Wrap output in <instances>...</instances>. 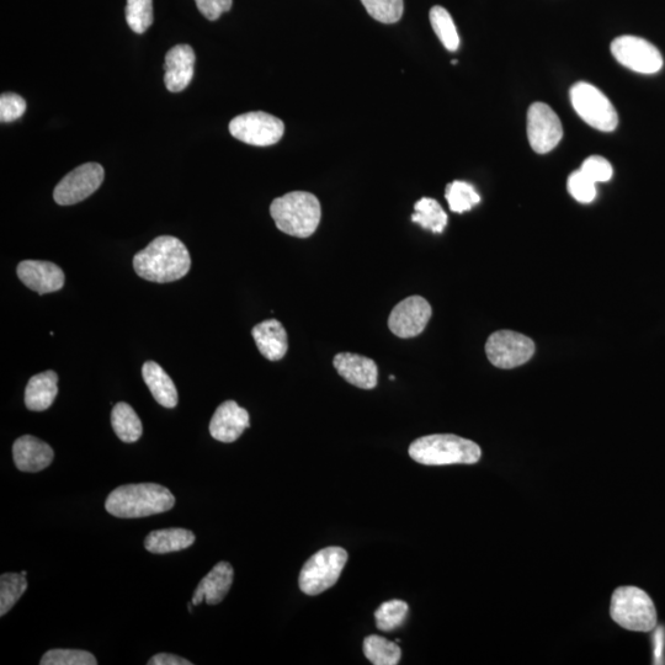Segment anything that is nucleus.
<instances>
[{
	"mask_svg": "<svg viewBox=\"0 0 665 665\" xmlns=\"http://www.w3.org/2000/svg\"><path fill=\"white\" fill-rule=\"evenodd\" d=\"M175 505L173 493L156 483L126 484L114 489L106 499L105 509L121 519L146 518L169 512Z\"/></svg>",
	"mask_w": 665,
	"mask_h": 665,
	"instance_id": "nucleus-2",
	"label": "nucleus"
},
{
	"mask_svg": "<svg viewBox=\"0 0 665 665\" xmlns=\"http://www.w3.org/2000/svg\"><path fill=\"white\" fill-rule=\"evenodd\" d=\"M28 589V581L23 574L4 573L0 577V616L8 614Z\"/></svg>",
	"mask_w": 665,
	"mask_h": 665,
	"instance_id": "nucleus-29",
	"label": "nucleus"
},
{
	"mask_svg": "<svg viewBox=\"0 0 665 665\" xmlns=\"http://www.w3.org/2000/svg\"><path fill=\"white\" fill-rule=\"evenodd\" d=\"M611 53L620 65L641 74H654L663 68L662 53L641 37L625 35L611 44Z\"/></svg>",
	"mask_w": 665,
	"mask_h": 665,
	"instance_id": "nucleus-10",
	"label": "nucleus"
},
{
	"mask_svg": "<svg viewBox=\"0 0 665 665\" xmlns=\"http://www.w3.org/2000/svg\"><path fill=\"white\" fill-rule=\"evenodd\" d=\"M153 19L152 0H127L126 21L133 33L145 34Z\"/></svg>",
	"mask_w": 665,
	"mask_h": 665,
	"instance_id": "nucleus-31",
	"label": "nucleus"
},
{
	"mask_svg": "<svg viewBox=\"0 0 665 665\" xmlns=\"http://www.w3.org/2000/svg\"><path fill=\"white\" fill-rule=\"evenodd\" d=\"M412 221L418 223L424 230L433 233H443L448 226V215L438 201L430 198H423L414 205V214Z\"/></svg>",
	"mask_w": 665,
	"mask_h": 665,
	"instance_id": "nucleus-25",
	"label": "nucleus"
},
{
	"mask_svg": "<svg viewBox=\"0 0 665 665\" xmlns=\"http://www.w3.org/2000/svg\"><path fill=\"white\" fill-rule=\"evenodd\" d=\"M445 198L449 202L450 210L456 214H464L481 202V196L476 189L460 180L446 186Z\"/></svg>",
	"mask_w": 665,
	"mask_h": 665,
	"instance_id": "nucleus-28",
	"label": "nucleus"
},
{
	"mask_svg": "<svg viewBox=\"0 0 665 665\" xmlns=\"http://www.w3.org/2000/svg\"><path fill=\"white\" fill-rule=\"evenodd\" d=\"M17 273L21 283L39 295L60 291L65 286V273L50 262L24 260L18 265Z\"/></svg>",
	"mask_w": 665,
	"mask_h": 665,
	"instance_id": "nucleus-14",
	"label": "nucleus"
},
{
	"mask_svg": "<svg viewBox=\"0 0 665 665\" xmlns=\"http://www.w3.org/2000/svg\"><path fill=\"white\" fill-rule=\"evenodd\" d=\"M409 456L420 465H473L481 460L482 450L475 441L452 434L423 436L409 446Z\"/></svg>",
	"mask_w": 665,
	"mask_h": 665,
	"instance_id": "nucleus-3",
	"label": "nucleus"
},
{
	"mask_svg": "<svg viewBox=\"0 0 665 665\" xmlns=\"http://www.w3.org/2000/svg\"><path fill=\"white\" fill-rule=\"evenodd\" d=\"M55 452L45 441L35 436L24 435L15 440L13 459L15 465L23 472H40L52 464Z\"/></svg>",
	"mask_w": 665,
	"mask_h": 665,
	"instance_id": "nucleus-18",
	"label": "nucleus"
},
{
	"mask_svg": "<svg viewBox=\"0 0 665 665\" xmlns=\"http://www.w3.org/2000/svg\"><path fill=\"white\" fill-rule=\"evenodd\" d=\"M429 18L436 36L445 49L451 52L459 50L460 36L448 10L436 5L430 10Z\"/></svg>",
	"mask_w": 665,
	"mask_h": 665,
	"instance_id": "nucleus-27",
	"label": "nucleus"
},
{
	"mask_svg": "<svg viewBox=\"0 0 665 665\" xmlns=\"http://www.w3.org/2000/svg\"><path fill=\"white\" fill-rule=\"evenodd\" d=\"M364 654L372 664L396 665L401 662L402 651L397 643L381 636L371 635L364 640Z\"/></svg>",
	"mask_w": 665,
	"mask_h": 665,
	"instance_id": "nucleus-26",
	"label": "nucleus"
},
{
	"mask_svg": "<svg viewBox=\"0 0 665 665\" xmlns=\"http://www.w3.org/2000/svg\"><path fill=\"white\" fill-rule=\"evenodd\" d=\"M133 268L140 278L152 283H173L189 273L190 253L180 239L158 237L135 255Z\"/></svg>",
	"mask_w": 665,
	"mask_h": 665,
	"instance_id": "nucleus-1",
	"label": "nucleus"
},
{
	"mask_svg": "<svg viewBox=\"0 0 665 665\" xmlns=\"http://www.w3.org/2000/svg\"><path fill=\"white\" fill-rule=\"evenodd\" d=\"M333 365L345 381L361 390H374L379 381V367L374 360L353 353L334 356Z\"/></svg>",
	"mask_w": 665,
	"mask_h": 665,
	"instance_id": "nucleus-16",
	"label": "nucleus"
},
{
	"mask_svg": "<svg viewBox=\"0 0 665 665\" xmlns=\"http://www.w3.org/2000/svg\"><path fill=\"white\" fill-rule=\"evenodd\" d=\"M26 101L15 93H5L0 97V121L3 124L20 119L25 114Z\"/></svg>",
	"mask_w": 665,
	"mask_h": 665,
	"instance_id": "nucleus-36",
	"label": "nucleus"
},
{
	"mask_svg": "<svg viewBox=\"0 0 665 665\" xmlns=\"http://www.w3.org/2000/svg\"><path fill=\"white\" fill-rule=\"evenodd\" d=\"M142 376L147 387L150 388L152 396L161 406L166 408L177 407V387L161 365L154 363V361H147L142 367Z\"/></svg>",
	"mask_w": 665,
	"mask_h": 665,
	"instance_id": "nucleus-22",
	"label": "nucleus"
},
{
	"mask_svg": "<svg viewBox=\"0 0 665 665\" xmlns=\"http://www.w3.org/2000/svg\"><path fill=\"white\" fill-rule=\"evenodd\" d=\"M610 615L617 625L633 632L657 627V610L649 595L637 587L617 588L611 598Z\"/></svg>",
	"mask_w": 665,
	"mask_h": 665,
	"instance_id": "nucleus-5",
	"label": "nucleus"
},
{
	"mask_svg": "<svg viewBox=\"0 0 665 665\" xmlns=\"http://www.w3.org/2000/svg\"><path fill=\"white\" fill-rule=\"evenodd\" d=\"M571 101L578 116L593 129L613 132L619 125V115L614 105L593 84L585 82L574 84L571 89Z\"/></svg>",
	"mask_w": 665,
	"mask_h": 665,
	"instance_id": "nucleus-7",
	"label": "nucleus"
},
{
	"mask_svg": "<svg viewBox=\"0 0 665 665\" xmlns=\"http://www.w3.org/2000/svg\"><path fill=\"white\" fill-rule=\"evenodd\" d=\"M270 215L281 232L292 237L308 238L317 231L322 209L315 195L292 191L271 202Z\"/></svg>",
	"mask_w": 665,
	"mask_h": 665,
	"instance_id": "nucleus-4",
	"label": "nucleus"
},
{
	"mask_svg": "<svg viewBox=\"0 0 665 665\" xmlns=\"http://www.w3.org/2000/svg\"><path fill=\"white\" fill-rule=\"evenodd\" d=\"M195 52L189 45H177L166 55L164 83L169 92L179 93L188 87L194 77Z\"/></svg>",
	"mask_w": 665,
	"mask_h": 665,
	"instance_id": "nucleus-17",
	"label": "nucleus"
},
{
	"mask_svg": "<svg viewBox=\"0 0 665 665\" xmlns=\"http://www.w3.org/2000/svg\"><path fill=\"white\" fill-rule=\"evenodd\" d=\"M534 353V342L526 335L512 331L493 333L486 343L488 360L503 370L515 369L528 363Z\"/></svg>",
	"mask_w": 665,
	"mask_h": 665,
	"instance_id": "nucleus-9",
	"label": "nucleus"
},
{
	"mask_svg": "<svg viewBox=\"0 0 665 665\" xmlns=\"http://www.w3.org/2000/svg\"><path fill=\"white\" fill-rule=\"evenodd\" d=\"M41 665H97L92 653L81 649H51L41 658Z\"/></svg>",
	"mask_w": 665,
	"mask_h": 665,
	"instance_id": "nucleus-33",
	"label": "nucleus"
},
{
	"mask_svg": "<svg viewBox=\"0 0 665 665\" xmlns=\"http://www.w3.org/2000/svg\"><path fill=\"white\" fill-rule=\"evenodd\" d=\"M105 178L104 168L98 163H85L72 170L53 191V199L61 206L76 205L97 191Z\"/></svg>",
	"mask_w": 665,
	"mask_h": 665,
	"instance_id": "nucleus-11",
	"label": "nucleus"
},
{
	"mask_svg": "<svg viewBox=\"0 0 665 665\" xmlns=\"http://www.w3.org/2000/svg\"><path fill=\"white\" fill-rule=\"evenodd\" d=\"M432 315V306L424 297H407L393 308L388 317V328L398 338H414L424 332Z\"/></svg>",
	"mask_w": 665,
	"mask_h": 665,
	"instance_id": "nucleus-13",
	"label": "nucleus"
},
{
	"mask_svg": "<svg viewBox=\"0 0 665 665\" xmlns=\"http://www.w3.org/2000/svg\"><path fill=\"white\" fill-rule=\"evenodd\" d=\"M581 170L595 184L609 182L614 174L613 166H611L608 159L600 156H592L585 159Z\"/></svg>",
	"mask_w": 665,
	"mask_h": 665,
	"instance_id": "nucleus-35",
	"label": "nucleus"
},
{
	"mask_svg": "<svg viewBox=\"0 0 665 665\" xmlns=\"http://www.w3.org/2000/svg\"><path fill=\"white\" fill-rule=\"evenodd\" d=\"M234 571L230 563L222 561L211 569L207 576L201 579L193 597L194 606L202 601L209 605L220 604L226 598L233 584Z\"/></svg>",
	"mask_w": 665,
	"mask_h": 665,
	"instance_id": "nucleus-19",
	"label": "nucleus"
},
{
	"mask_svg": "<svg viewBox=\"0 0 665 665\" xmlns=\"http://www.w3.org/2000/svg\"><path fill=\"white\" fill-rule=\"evenodd\" d=\"M195 542L193 531L179 528L163 529L150 532L145 540L148 552L156 555L189 549Z\"/></svg>",
	"mask_w": 665,
	"mask_h": 665,
	"instance_id": "nucleus-23",
	"label": "nucleus"
},
{
	"mask_svg": "<svg viewBox=\"0 0 665 665\" xmlns=\"http://www.w3.org/2000/svg\"><path fill=\"white\" fill-rule=\"evenodd\" d=\"M55 371L41 372L31 377L25 390V404L29 411L44 412L55 402L58 393Z\"/></svg>",
	"mask_w": 665,
	"mask_h": 665,
	"instance_id": "nucleus-21",
	"label": "nucleus"
},
{
	"mask_svg": "<svg viewBox=\"0 0 665 665\" xmlns=\"http://www.w3.org/2000/svg\"><path fill=\"white\" fill-rule=\"evenodd\" d=\"M250 427L249 413L237 402L226 401L216 409L210 422L212 438L221 443H234Z\"/></svg>",
	"mask_w": 665,
	"mask_h": 665,
	"instance_id": "nucleus-15",
	"label": "nucleus"
},
{
	"mask_svg": "<svg viewBox=\"0 0 665 665\" xmlns=\"http://www.w3.org/2000/svg\"><path fill=\"white\" fill-rule=\"evenodd\" d=\"M252 335L260 354L270 361L283 359L289 349L286 329L276 319H268L257 324L253 328Z\"/></svg>",
	"mask_w": 665,
	"mask_h": 665,
	"instance_id": "nucleus-20",
	"label": "nucleus"
},
{
	"mask_svg": "<svg viewBox=\"0 0 665 665\" xmlns=\"http://www.w3.org/2000/svg\"><path fill=\"white\" fill-rule=\"evenodd\" d=\"M348 562V552L342 547H327L318 551L302 567L299 585L306 595L322 594L332 588L342 576Z\"/></svg>",
	"mask_w": 665,
	"mask_h": 665,
	"instance_id": "nucleus-6",
	"label": "nucleus"
},
{
	"mask_svg": "<svg viewBox=\"0 0 665 665\" xmlns=\"http://www.w3.org/2000/svg\"><path fill=\"white\" fill-rule=\"evenodd\" d=\"M111 425L114 432L124 443L132 444L140 440L143 427L135 409L125 402L117 403L111 412Z\"/></svg>",
	"mask_w": 665,
	"mask_h": 665,
	"instance_id": "nucleus-24",
	"label": "nucleus"
},
{
	"mask_svg": "<svg viewBox=\"0 0 665 665\" xmlns=\"http://www.w3.org/2000/svg\"><path fill=\"white\" fill-rule=\"evenodd\" d=\"M408 613L409 606L406 601H386L375 611L377 629L385 632L395 631L404 624Z\"/></svg>",
	"mask_w": 665,
	"mask_h": 665,
	"instance_id": "nucleus-30",
	"label": "nucleus"
},
{
	"mask_svg": "<svg viewBox=\"0 0 665 665\" xmlns=\"http://www.w3.org/2000/svg\"><path fill=\"white\" fill-rule=\"evenodd\" d=\"M371 18L382 24H395L402 19L403 0H361Z\"/></svg>",
	"mask_w": 665,
	"mask_h": 665,
	"instance_id": "nucleus-32",
	"label": "nucleus"
},
{
	"mask_svg": "<svg viewBox=\"0 0 665 665\" xmlns=\"http://www.w3.org/2000/svg\"><path fill=\"white\" fill-rule=\"evenodd\" d=\"M567 188L573 199L581 204H590L597 198L595 183L581 169L569 175Z\"/></svg>",
	"mask_w": 665,
	"mask_h": 665,
	"instance_id": "nucleus-34",
	"label": "nucleus"
},
{
	"mask_svg": "<svg viewBox=\"0 0 665 665\" xmlns=\"http://www.w3.org/2000/svg\"><path fill=\"white\" fill-rule=\"evenodd\" d=\"M230 132L238 141L250 146L268 147L284 136V122L264 111L242 114L230 122Z\"/></svg>",
	"mask_w": 665,
	"mask_h": 665,
	"instance_id": "nucleus-8",
	"label": "nucleus"
},
{
	"mask_svg": "<svg viewBox=\"0 0 665 665\" xmlns=\"http://www.w3.org/2000/svg\"><path fill=\"white\" fill-rule=\"evenodd\" d=\"M200 13L206 19L215 21L221 17L223 13L230 12L233 0H195Z\"/></svg>",
	"mask_w": 665,
	"mask_h": 665,
	"instance_id": "nucleus-37",
	"label": "nucleus"
},
{
	"mask_svg": "<svg viewBox=\"0 0 665 665\" xmlns=\"http://www.w3.org/2000/svg\"><path fill=\"white\" fill-rule=\"evenodd\" d=\"M526 129L532 150L539 154L555 150L563 137L560 117L545 103L530 106Z\"/></svg>",
	"mask_w": 665,
	"mask_h": 665,
	"instance_id": "nucleus-12",
	"label": "nucleus"
},
{
	"mask_svg": "<svg viewBox=\"0 0 665 665\" xmlns=\"http://www.w3.org/2000/svg\"><path fill=\"white\" fill-rule=\"evenodd\" d=\"M148 665H191L188 659L174 656V654L159 653L152 657L147 663Z\"/></svg>",
	"mask_w": 665,
	"mask_h": 665,
	"instance_id": "nucleus-38",
	"label": "nucleus"
}]
</instances>
